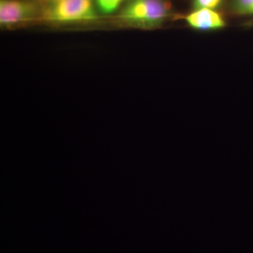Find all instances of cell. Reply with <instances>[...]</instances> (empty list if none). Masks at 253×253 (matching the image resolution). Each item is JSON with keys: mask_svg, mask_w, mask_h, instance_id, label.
Here are the masks:
<instances>
[{"mask_svg": "<svg viewBox=\"0 0 253 253\" xmlns=\"http://www.w3.org/2000/svg\"><path fill=\"white\" fill-rule=\"evenodd\" d=\"M42 1H46V2H49L50 4H52V3L55 2V1H57V0H42Z\"/></svg>", "mask_w": 253, "mask_h": 253, "instance_id": "8", "label": "cell"}, {"mask_svg": "<svg viewBox=\"0 0 253 253\" xmlns=\"http://www.w3.org/2000/svg\"><path fill=\"white\" fill-rule=\"evenodd\" d=\"M235 7L241 14H253V0H236Z\"/></svg>", "mask_w": 253, "mask_h": 253, "instance_id": "6", "label": "cell"}, {"mask_svg": "<svg viewBox=\"0 0 253 253\" xmlns=\"http://www.w3.org/2000/svg\"><path fill=\"white\" fill-rule=\"evenodd\" d=\"M48 20L54 22L90 21L96 18L93 0H57L46 13Z\"/></svg>", "mask_w": 253, "mask_h": 253, "instance_id": "2", "label": "cell"}, {"mask_svg": "<svg viewBox=\"0 0 253 253\" xmlns=\"http://www.w3.org/2000/svg\"><path fill=\"white\" fill-rule=\"evenodd\" d=\"M36 8L21 0H0V23L1 26L27 21L35 14Z\"/></svg>", "mask_w": 253, "mask_h": 253, "instance_id": "3", "label": "cell"}, {"mask_svg": "<svg viewBox=\"0 0 253 253\" xmlns=\"http://www.w3.org/2000/svg\"><path fill=\"white\" fill-rule=\"evenodd\" d=\"M186 20L191 27L199 30L218 29L225 24L220 14L209 9L196 10L188 15Z\"/></svg>", "mask_w": 253, "mask_h": 253, "instance_id": "4", "label": "cell"}, {"mask_svg": "<svg viewBox=\"0 0 253 253\" xmlns=\"http://www.w3.org/2000/svg\"><path fill=\"white\" fill-rule=\"evenodd\" d=\"M124 0H96L100 11L104 14H110L118 9Z\"/></svg>", "mask_w": 253, "mask_h": 253, "instance_id": "5", "label": "cell"}, {"mask_svg": "<svg viewBox=\"0 0 253 253\" xmlns=\"http://www.w3.org/2000/svg\"><path fill=\"white\" fill-rule=\"evenodd\" d=\"M168 16V7L162 0H131L123 10V21L143 27L159 26Z\"/></svg>", "mask_w": 253, "mask_h": 253, "instance_id": "1", "label": "cell"}, {"mask_svg": "<svg viewBox=\"0 0 253 253\" xmlns=\"http://www.w3.org/2000/svg\"><path fill=\"white\" fill-rule=\"evenodd\" d=\"M221 0H195L194 6L197 9H212L220 4Z\"/></svg>", "mask_w": 253, "mask_h": 253, "instance_id": "7", "label": "cell"}]
</instances>
